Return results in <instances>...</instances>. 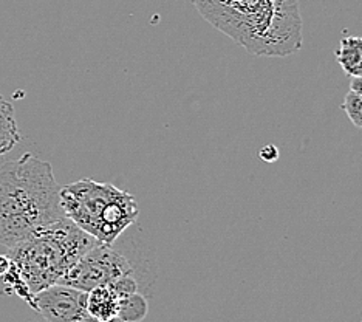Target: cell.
Masks as SVG:
<instances>
[{"label":"cell","mask_w":362,"mask_h":322,"mask_svg":"<svg viewBox=\"0 0 362 322\" xmlns=\"http://www.w3.org/2000/svg\"><path fill=\"white\" fill-rule=\"evenodd\" d=\"M359 322H362V318H361V321H359Z\"/></svg>","instance_id":"5bb4252c"},{"label":"cell","mask_w":362,"mask_h":322,"mask_svg":"<svg viewBox=\"0 0 362 322\" xmlns=\"http://www.w3.org/2000/svg\"><path fill=\"white\" fill-rule=\"evenodd\" d=\"M119 297L118 321L122 322H141L149 313V302L139 292L122 294Z\"/></svg>","instance_id":"30bf717a"},{"label":"cell","mask_w":362,"mask_h":322,"mask_svg":"<svg viewBox=\"0 0 362 322\" xmlns=\"http://www.w3.org/2000/svg\"><path fill=\"white\" fill-rule=\"evenodd\" d=\"M21 142V130L16 121L14 107L0 96V156L8 154Z\"/></svg>","instance_id":"9c48e42d"},{"label":"cell","mask_w":362,"mask_h":322,"mask_svg":"<svg viewBox=\"0 0 362 322\" xmlns=\"http://www.w3.org/2000/svg\"><path fill=\"white\" fill-rule=\"evenodd\" d=\"M65 219L52 164L33 154L0 166V245L8 250Z\"/></svg>","instance_id":"6da1fadb"},{"label":"cell","mask_w":362,"mask_h":322,"mask_svg":"<svg viewBox=\"0 0 362 322\" xmlns=\"http://www.w3.org/2000/svg\"><path fill=\"white\" fill-rule=\"evenodd\" d=\"M119 297L110 285H101L87 293V311L101 322L118 321Z\"/></svg>","instance_id":"52a82bcc"},{"label":"cell","mask_w":362,"mask_h":322,"mask_svg":"<svg viewBox=\"0 0 362 322\" xmlns=\"http://www.w3.org/2000/svg\"><path fill=\"white\" fill-rule=\"evenodd\" d=\"M130 275L135 276V268L124 254L113 245L98 243L65 272L59 284L88 293Z\"/></svg>","instance_id":"5b68a950"},{"label":"cell","mask_w":362,"mask_h":322,"mask_svg":"<svg viewBox=\"0 0 362 322\" xmlns=\"http://www.w3.org/2000/svg\"><path fill=\"white\" fill-rule=\"evenodd\" d=\"M229 39L256 56L299 52L303 38L298 0H235Z\"/></svg>","instance_id":"3957f363"},{"label":"cell","mask_w":362,"mask_h":322,"mask_svg":"<svg viewBox=\"0 0 362 322\" xmlns=\"http://www.w3.org/2000/svg\"><path fill=\"white\" fill-rule=\"evenodd\" d=\"M65 217L98 243L113 245L139 216L135 197L110 183L84 178L61 188Z\"/></svg>","instance_id":"277c9868"},{"label":"cell","mask_w":362,"mask_h":322,"mask_svg":"<svg viewBox=\"0 0 362 322\" xmlns=\"http://www.w3.org/2000/svg\"><path fill=\"white\" fill-rule=\"evenodd\" d=\"M336 61L349 78L362 76V38L345 36L334 50Z\"/></svg>","instance_id":"ba28073f"},{"label":"cell","mask_w":362,"mask_h":322,"mask_svg":"<svg viewBox=\"0 0 362 322\" xmlns=\"http://www.w3.org/2000/svg\"><path fill=\"white\" fill-rule=\"evenodd\" d=\"M33 309L47 322H101L87 311V293L56 284L39 292Z\"/></svg>","instance_id":"8992f818"},{"label":"cell","mask_w":362,"mask_h":322,"mask_svg":"<svg viewBox=\"0 0 362 322\" xmlns=\"http://www.w3.org/2000/svg\"><path fill=\"white\" fill-rule=\"evenodd\" d=\"M98 245L67 217L39 231L8 253L28 293L35 297L45 288L59 284L75 263Z\"/></svg>","instance_id":"7a4b0ae2"},{"label":"cell","mask_w":362,"mask_h":322,"mask_svg":"<svg viewBox=\"0 0 362 322\" xmlns=\"http://www.w3.org/2000/svg\"><path fill=\"white\" fill-rule=\"evenodd\" d=\"M341 107L345 115L349 117V120L351 121L353 126L362 129V96L350 90V92L345 95Z\"/></svg>","instance_id":"8fae6325"},{"label":"cell","mask_w":362,"mask_h":322,"mask_svg":"<svg viewBox=\"0 0 362 322\" xmlns=\"http://www.w3.org/2000/svg\"><path fill=\"white\" fill-rule=\"evenodd\" d=\"M350 90H351V92H355V93H358V95L362 96V76L351 78Z\"/></svg>","instance_id":"4fadbf2b"},{"label":"cell","mask_w":362,"mask_h":322,"mask_svg":"<svg viewBox=\"0 0 362 322\" xmlns=\"http://www.w3.org/2000/svg\"><path fill=\"white\" fill-rule=\"evenodd\" d=\"M10 267H11L10 255H8V254L0 255V279H2L6 275L8 270H10Z\"/></svg>","instance_id":"7c38bea8"}]
</instances>
